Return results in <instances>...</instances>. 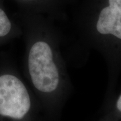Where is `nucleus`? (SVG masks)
<instances>
[{
	"label": "nucleus",
	"instance_id": "obj_1",
	"mask_svg": "<svg viewBox=\"0 0 121 121\" xmlns=\"http://www.w3.org/2000/svg\"><path fill=\"white\" fill-rule=\"evenodd\" d=\"M28 67L32 83L38 90L49 94L57 89L60 81V71L52 47L47 41L39 40L32 44Z\"/></svg>",
	"mask_w": 121,
	"mask_h": 121
},
{
	"label": "nucleus",
	"instance_id": "obj_2",
	"mask_svg": "<svg viewBox=\"0 0 121 121\" xmlns=\"http://www.w3.org/2000/svg\"><path fill=\"white\" fill-rule=\"evenodd\" d=\"M30 106L28 91L19 78L9 73L0 74V115L20 120Z\"/></svg>",
	"mask_w": 121,
	"mask_h": 121
},
{
	"label": "nucleus",
	"instance_id": "obj_3",
	"mask_svg": "<svg viewBox=\"0 0 121 121\" xmlns=\"http://www.w3.org/2000/svg\"><path fill=\"white\" fill-rule=\"evenodd\" d=\"M100 11L96 29L101 35H111L121 39V0H108Z\"/></svg>",
	"mask_w": 121,
	"mask_h": 121
},
{
	"label": "nucleus",
	"instance_id": "obj_4",
	"mask_svg": "<svg viewBox=\"0 0 121 121\" xmlns=\"http://www.w3.org/2000/svg\"><path fill=\"white\" fill-rule=\"evenodd\" d=\"M12 24L4 9L0 7V39H5L10 35Z\"/></svg>",
	"mask_w": 121,
	"mask_h": 121
},
{
	"label": "nucleus",
	"instance_id": "obj_5",
	"mask_svg": "<svg viewBox=\"0 0 121 121\" xmlns=\"http://www.w3.org/2000/svg\"><path fill=\"white\" fill-rule=\"evenodd\" d=\"M117 108H118V110L121 112V96L119 97V98H118V101H117Z\"/></svg>",
	"mask_w": 121,
	"mask_h": 121
},
{
	"label": "nucleus",
	"instance_id": "obj_6",
	"mask_svg": "<svg viewBox=\"0 0 121 121\" xmlns=\"http://www.w3.org/2000/svg\"><path fill=\"white\" fill-rule=\"evenodd\" d=\"M24 2H35V1H38L39 0H19Z\"/></svg>",
	"mask_w": 121,
	"mask_h": 121
}]
</instances>
